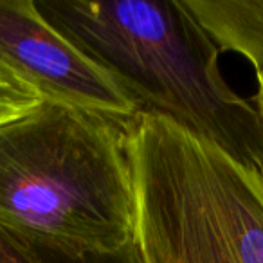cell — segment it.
Listing matches in <instances>:
<instances>
[{
	"label": "cell",
	"instance_id": "cell-2",
	"mask_svg": "<svg viewBox=\"0 0 263 263\" xmlns=\"http://www.w3.org/2000/svg\"><path fill=\"white\" fill-rule=\"evenodd\" d=\"M124 124L45 101L0 124V229L63 256L126 247L136 202Z\"/></svg>",
	"mask_w": 263,
	"mask_h": 263
},
{
	"label": "cell",
	"instance_id": "cell-8",
	"mask_svg": "<svg viewBox=\"0 0 263 263\" xmlns=\"http://www.w3.org/2000/svg\"><path fill=\"white\" fill-rule=\"evenodd\" d=\"M0 263H45L44 258L20 238L0 229Z\"/></svg>",
	"mask_w": 263,
	"mask_h": 263
},
{
	"label": "cell",
	"instance_id": "cell-7",
	"mask_svg": "<svg viewBox=\"0 0 263 263\" xmlns=\"http://www.w3.org/2000/svg\"><path fill=\"white\" fill-rule=\"evenodd\" d=\"M44 258L45 263H137L132 241L124 249L114 254H88V256H63L58 252L33 247Z\"/></svg>",
	"mask_w": 263,
	"mask_h": 263
},
{
	"label": "cell",
	"instance_id": "cell-6",
	"mask_svg": "<svg viewBox=\"0 0 263 263\" xmlns=\"http://www.w3.org/2000/svg\"><path fill=\"white\" fill-rule=\"evenodd\" d=\"M40 103V98L29 88L0 78V124L31 112Z\"/></svg>",
	"mask_w": 263,
	"mask_h": 263
},
{
	"label": "cell",
	"instance_id": "cell-1",
	"mask_svg": "<svg viewBox=\"0 0 263 263\" xmlns=\"http://www.w3.org/2000/svg\"><path fill=\"white\" fill-rule=\"evenodd\" d=\"M36 8L139 112L173 121L263 177L261 116L226 81L218 45L182 0H49Z\"/></svg>",
	"mask_w": 263,
	"mask_h": 263
},
{
	"label": "cell",
	"instance_id": "cell-9",
	"mask_svg": "<svg viewBox=\"0 0 263 263\" xmlns=\"http://www.w3.org/2000/svg\"><path fill=\"white\" fill-rule=\"evenodd\" d=\"M254 105L258 108L259 116L263 119V78L258 76V92H256V98H254Z\"/></svg>",
	"mask_w": 263,
	"mask_h": 263
},
{
	"label": "cell",
	"instance_id": "cell-4",
	"mask_svg": "<svg viewBox=\"0 0 263 263\" xmlns=\"http://www.w3.org/2000/svg\"><path fill=\"white\" fill-rule=\"evenodd\" d=\"M0 78L40 101L121 123L139 114L121 85L51 26L33 0H0Z\"/></svg>",
	"mask_w": 263,
	"mask_h": 263
},
{
	"label": "cell",
	"instance_id": "cell-3",
	"mask_svg": "<svg viewBox=\"0 0 263 263\" xmlns=\"http://www.w3.org/2000/svg\"><path fill=\"white\" fill-rule=\"evenodd\" d=\"M137 263H263V177L157 114L124 124Z\"/></svg>",
	"mask_w": 263,
	"mask_h": 263
},
{
	"label": "cell",
	"instance_id": "cell-5",
	"mask_svg": "<svg viewBox=\"0 0 263 263\" xmlns=\"http://www.w3.org/2000/svg\"><path fill=\"white\" fill-rule=\"evenodd\" d=\"M220 51H233L263 78V0H182Z\"/></svg>",
	"mask_w": 263,
	"mask_h": 263
}]
</instances>
